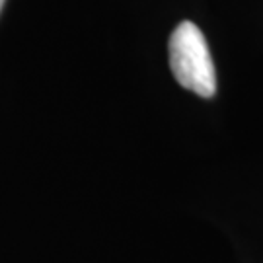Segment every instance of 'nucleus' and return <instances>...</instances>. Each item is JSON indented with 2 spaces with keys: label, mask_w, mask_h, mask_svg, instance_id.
Listing matches in <instances>:
<instances>
[{
  "label": "nucleus",
  "mask_w": 263,
  "mask_h": 263,
  "mask_svg": "<svg viewBox=\"0 0 263 263\" xmlns=\"http://www.w3.org/2000/svg\"><path fill=\"white\" fill-rule=\"evenodd\" d=\"M4 2H6V0H0V12H2V8H4Z\"/></svg>",
  "instance_id": "obj_2"
},
{
  "label": "nucleus",
  "mask_w": 263,
  "mask_h": 263,
  "mask_svg": "<svg viewBox=\"0 0 263 263\" xmlns=\"http://www.w3.org/2000/svg\"><path fill=\"white\" fill-rule=\"evenodd\" d=\"M170 68L179 84L201 98L216 92V70L207 39L193 22H181L170 37Z\"/></svg>",
  "instance_id": "obj_1"
}]
</instances>
